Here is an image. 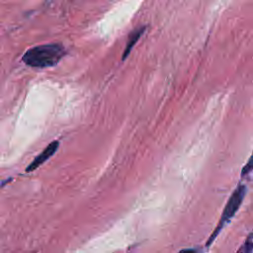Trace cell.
Returning <instances> with one entry per match:
<instances>
[{
    "instance_id": "4",
    "label": "cell",
    "mask_w": 253,
    "mask_h": 253,
    "mask_svg": "<svg viewBox=\"0 0 253 253\" xmlns=\"http://www.w3.org/2000/svg\"><path fill=\"white\" fill-rule=\"evenodd\" d=\"M145 31V27H139L135 30H133L129 36H128V39H127V42H126V48H125V51L123 53V60L126 59V57H127V55L129 54L131 48L133 47V45L137 42V41L139 40V38L141 37V35L144 33Z\"/></svg>"
},
{
    "instance_id": "3",
    "label": "cell",
    "mask_w": 253,
    "mask_h": 253,
    "mask_svg": "<svg viewBox=\"0 0 253 253\" xmlns=\"http://www.w3.org/2000/svg\"><path fill=\"white\" fill-rule=\"evenodd\" d=\"M58 145H59V143H58V141H56V140L50 142V143L34 159V161L27 167L26 172L34 171V170L37 169L40 165H42L44 161H46L50 156H52V155L56 152V150H57V148H58Z\"/></svg>"
},
{
    "instance_id": "1",
    "label": "cell",
    "mask_w": 253,
    "mask_h": 253,
    "mask_svg": "<svg viewBox=\"0 0 253 253\" xmlns=\"http://www.w3.org/2000/svg\"><path fill=\"white\" fill-rule=\"evenodd\" d=\"M65 55L64 47L59 43H46L28 49L23 55V61L36 68L50 67L57 64Z\"/></svg>"
},
{
    "instance_id": "2",
    "label": "cell",
    "mask_w": 253,
    "mask_h": 253,
    "mask_svg": "<svg viewBox=\"0 0 253 253\" xmlns=\"http://www.w3.org/2000/svg\"><path fill=\"white\" fill-rule=\"evenodd\" d=\"M245 194H246V187H245V185L239 184L236 187V189L233 191V193L231 194L230 198L228 199V201H227V203H226V205H225V207L223 209V211H222L221 217L219 219V222H218L215 230L213 231V233L209 238V240L207 242V246H210V244L215 239L217 234L223 228V226L226 223H228L230 221V219L234 216V214L236 213V211H238V209L240 208V206H241V204H242V202L244 200Z\"/></svg>"
},
{
    "instance_id": "5",
    "label": "cell",
    "mask_w": 253,
    "mask_h": 253,
    "mask_svg": "<svg viewBox=\"0 0 253 253\" xmlns=\"http://www.w3.org/2000/svg\"><path fill=\"white\" fill-rule=\"evenodd\" d=\"M239 252H253V231L247 236L246 241L238 250Z\"/></svg>"
},
{
    "instance_id": "6",
    "label": "cell",
    "mask_w": 253,
    "mask_h": 253,
    "mask_svg": "<svg viewBox=\"0 0 253 253\" xmlns=\"http://www.w3.org/2000/svg\"><path fill=\"white\" fill-rule=\"evenodd\" d=\"M253 171V154L249 157L248 161L245 163V165L243 166L242 170H241V175L245 176L248 175L249 173H251Z\"/></svg>"
}]
</instances>
